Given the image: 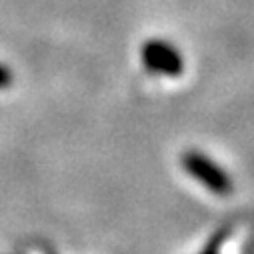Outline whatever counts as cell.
Returning a JSON list of instances; mask_svg holds the SVG:
<instances>
[{"mask_svg": "<svg viewBox=\"0 0 254 254\" xmlns=\"http://www.w3.org/2000/svg\"><path fill=\"white\" fill-rule=\"evenodd\" d=\"M182 166L186 168L188 174H192L198 182H202L208 190H212L214 194H228L232 190V180L230 176L208 156L192 150L186 152L182 158Z\"/></svg>", "mask_w": 254, "mask_h": 254, "instance_id": "1", "label": "cell"}, {"mask_svg": "<svg viewBox=\"0 0 254 254\" xmlns=\"http://www.w3.org/2000/svg\"><path fill=\"white\" fill-rule=\"evenodd\" d=\"M142 60L148 70L164 76H180L184 70L180 52L164 40H148L142 46Z\"/></svg>", "mask_w": 254, "mask_h": 254, "instance_id": "2", "label": "cell"}, {"mask_svg": "<svg viewBox=\"0 0 254 254\" xmlns=\"http://www.w3.org/2000/svg\"><path fill=\"white\" fill-rule=\"evenodd\" d=\"M12 84V72L4 66V64H0V90H4Z\"/></svg>", "mask_w": 254, "mask_h": 254, "instance_id": "3", "label": "cell"}]
</instances>
